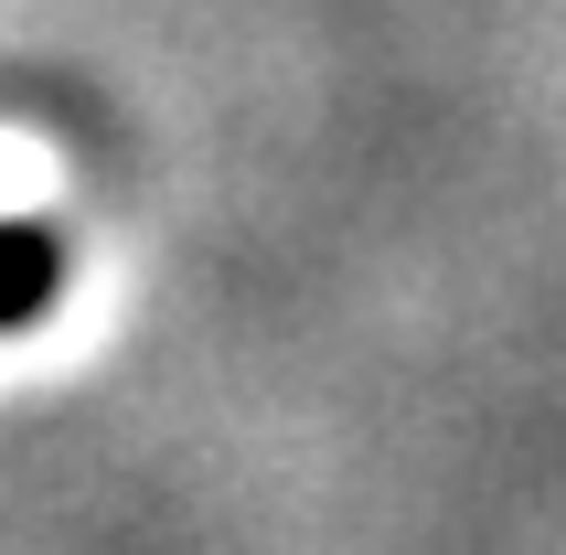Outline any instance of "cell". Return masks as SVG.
<instances>
[{"label":"cell","mask_w":566,"mask_h":555,"mask_svg":"<svg viewBox=\"0 0 566 555\" xmlns=\"http://www.w3.org/2000/svg\"><path fill=\"white\" fill-rule=\"evenodd\" d=\"M64 300V235L32 214H0V332H22Z\"/></svg>","instance_id":"cell-1"}]
</instances>
